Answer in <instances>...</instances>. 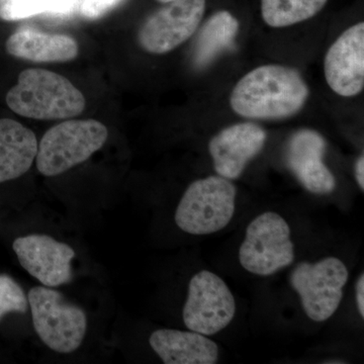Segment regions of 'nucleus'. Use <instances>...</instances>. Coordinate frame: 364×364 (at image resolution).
<instances>
[{"label":"nucleus","mask_w":364,"mask_h":364,"mask_svg":"<svg viewBox=\"0 0 364 364\" xmlns=\"http://www.w3.org/2000/svg\"><path fill=\"white\" fill-rule=\"evenodd\" d=\"M28 296L20 284L11 277L0 274V321L9 313L25 314Z\"/></svg>","instance_id":"6ab92c4d"},{"label":"nucleus","mask_w":364,"mask_h":364,"mask_svg":"<svg viewBox=\"0 0 364 364\" xmlns=\"http://www.w3.org/2000/svg\"><path fill=\"white\" fill-rule=\"evenodd\" d=\"M356 301L361 317H364V274L360 275L356 284Z\"/></svg>","instance_id":"5701e85b"},{"label":"nucleus","mask_w":364,"mask_h":364,"mask_svg":"<svg viewBox=\"0 0 364 364\" xmlns=\"http://www.w3.org/2000/svg\"><path fill=\"white\" fill-rule=\"evenodd\" d=\"M149 343L165 364H214L219 358L218 345L198 332L159 329Z\"/></svg>","instance_id":"4468645a"},{"label":"nucleus","mask_w":364,"mask_h":364,"mask_svg":"<svg viewBox=\"0 0 364 364\" xmlns=\"http://www.w3.org/2000/svg\"><path fill=\"white\" fill-rule=\"evenodd\" d=\"M157 1L162 2V4H168V2L173 1V0H157Z\"/></svg>","instance_id":"393cba45"},{"label":"nucleus","mask_w":364,"mask_h":364,"mask_svg":"<svg viewBox=\"0 0 364 364\" xmlns=\"http://www.w3.org/2000/svg\"><path fill=\"white\" fill-rule=\"evenodd\" d=\"M355 177L361 191H364V157L361 155L355 163Z\"/></svg>","instance_id":"b1692460"},{"label":"nucleus","mask_w":364,"mask_h":364,"mask_svg":"<svg viewBox=\"0 0 364 364\" xmlns=\"http://www.w3.org/2000/svg\"><path fill=\"white\" fill-rule=\"evenodd\" d=\"M325 78L337 95L355 97L364 86V23L350 26L328 50Z\"/></svg>","instance_id":"9b49d317"},{"label":"nucleus","mask_w":364,"mask_h":364,"mask_svg":"<svg viewBox=\"0 0 364 364\" xmlns=\"http://www.w3.org/2000/svg\"><path fill=\"white\" fill-rule=\"evenodd\" d=\"M107 127L95 119H71L46 132L36 157L42 176L53 177L90 159L107 142Z\"/></svg>","instance_id":"7ed1b4c3"},{"label":"nucleus","mask_w":364,"mask_h":364,"mask_svg":"<svg viewBox=\"0 0 364 364\" xmlns=\"http://www.w3.org/2000/svg\"><path fill=\"white\" fill-rule=\"evenodd\" d=\"M267 138L264 129L254 123L224 129L208 144L215 172L229 181L239 178L248 163L262 151Z\"/></svg>","instance_id":"f8f14e48"},{"label":"nucleus","mask_w":364,"mask_h":364,"mask_svg":"<svg viewBox=\"0 0 364 364\" xmlns=\"http://www.w3.org/2000/svg\"><path fill=\"white\" fill-rule=\"evenodd\" d=\"M294 260L291 229L282 215L263 213L249 224L239 249V261L244 269L269 277L291 265Z\"/></svg>","instance_id":"423d86ee"},{"label":"nucleus","mask_w":364,"mask_h":364,"mask_svg":"<svg viewBox=\"0 0 364 364\" xmlns=\"http://www.w3.org/2000/svg\"><path fill=\"white\" fill-rule=\"evenodd\" d=\"M239 21L227 11L213 14L200 28L193 50V63L205 68L225 51L231 49L239 33Z\"/></svg>","instance_id":"f3484780"},{"label":"nucleus","mask_w":364,"mask_h":364,"mask_svg":"<svg viewBox=\"0 0 364 364\" xmlns=\"http://www.w3.org/2000/svg\"><path fill=\"white\" fill-rule=\"evenodd\" d=\"M236 301L226 282L215 273L203 270L191 277L182 317L191 331L210 336L233 320Z\"/></svg>","instance_id":"6e6552de"},{"label":"nucleus","mask_w":364,"mask_h":364,"mask_svg":"<svg viewBox=\"0 0 364 364\" xmlns=\"http://www.w3.org/2000/svg\"><path fill=\"white\" fill-rule=\"evenodd\" d=\"M33 329L51 350L68 354L77 350L85 338L87 317L80 306L66 301L49 287H35L28 294Z\"/></svg>","instance_id":"20e7f679"},{"label":"nucleus","mask_w":364,"mask_h":364,"mask_svg":"<svg viewBox=\"0 0 364 364\" xmlns=\"http://www.w3.org/2000/svg\"><path fill=\"white\" fill-rule=\"evenodd\" d=\"M7 54L35 63H65L78 56L77 42L70 36L23 28L6 43Z\"/></svg>","instance_id":"2eb2a0df"},{"label":"nucleus","mask_w":364,"mask_h":364,"mask_svg":"<svg viewBox=\"0 0 364 364\" xmlns=\"http://www.w3.org/2000/svg\"><path fill=\"white\" fill-rule=\"evenodd\" d=\"M13 249L26 272L45 287L63 286L72 279L74 249L47 235L32 234L16 238Z\"/></svg>","instance_id":"9d476101"},{"label":"nucleus","mask_w":364,"mask_h":364,"mask_svg":"<svg viewBox=\"0 0 364 364\" xmlns=\"http://www.w3.org/2000/svg\"><path fill=\"white\" fill-rule=\"evenodd\" d=\"M310 90L296 69L263 65L244 75L235 85L230 105L251 119H284L305 107Z\"/></svg>","instance_id":"f257e3e1"},{"label":"nucleus","mask_w":364,"mask_h":364,"mask_svg":"<svg viewBox=\"0 0 364 364\" xmlns=\"http://www.w3.org/2000/svg\"><path fill=\"white\" fill-rule=\"evenodd\" d=\"M124 0H83L81 14L87 20H97L109 14Z\"/></svg>","instance_id":"412c9836"},{"label":"nucleus","mask_w":364,"mask_h":364,"mask_svg":"<svg viewBox=\"0 0 364 364\" xmlns=\"http://www.w3.org/2000/svg\"><path fill=\"white\" fill-rule=\"evenodd\" d=\"M326 149L324 136L310 129L296 132L287 143V166L314 195H328L336 188V179L323 162Z\"/></svg>","instance_id":"ddd939ff"},{"label":"nucleus","mask_w":364,"mask_h":364,"mask_svg":"<svg viewBox=\"0 0 364 364\" xmlns=\"http://www.w3.org/2000/svg\"><path fill=\"white\" fill-rule=\"evenodd\" d=\"M44 13L43 0H0V20H25Z\"/></svg>","instance_id":"aec40b11"},{"label":"nucleus","mask_w":364,"mask_h":364,"mask_svg":"<svg viewBox=\"0 0 364 364\" xmlns=\"http://www.w3.org/2000/svg\"><path fill=\"white\" fill-rule=\"evenodd\" d=\"M78 0H43L44 13L67 14L73 11Z\"/></svg>","instance_id":"4be33fe9"},{"label":"nucleus","mask_w":364,"mask_h":364,"mask_svg":"<svg viewBox=\"0 0 364 364\" xmlns=\"http://www.w3.org/2000/svg\"><path fill=\"white\" fill-rule=\"evenodd\" d=\"M37 136L11 119H0V183L18 178L32 167L38 154Z\"/></svg>","instance_id":"dca6fc26"},{"label":"nucleus","mask_w":364,"mask_h":364,"mask_svg":"<svg viewBox=\"0 0 364 364\" xmlns=\"http://www.w3.org/2000/svg\"><path fill=\"white\" fill-rule=\"evenodd\" d=\"M6 105L18 116L28 119H62L79 116L85 97L70 80L46 69H26L7 92Z\"/></svg>","instance_id":"f03ea898"},{"label":"nucleus","mask_w":364,"mask_h":364,"mask_svg":"<svg viewBox=\"0 0 364 364\" xmlns=\"http://www.w3.org/2000/svg\"><path fill=\"white\" fill-rule=\"evenodd\" d=\"M205 11V0L170 1L144 21L139 44L151 54L173 51L196 32Z\"/></svg>","instance_id":"1a4fd4ad"},{"label":"nucleus","mask_w":364,"mask_h":364,"mask_svg":"<svg viewBox=\"0 0 364 364\" xmlns=\"http://www.w3.org/2000/svg\"><path fill=\"white\" fill-rule=\"evenodd\" d=\"M348 275L343 261L336 257L296 265L291 274V284L311 320L324 322L334 315L343 298Z\"/></svg>","instance_id":"0eeeda50"},{"label":"nucleus","mask_w":364,"mask_h":364,"mask_svg":"<svg viewBox=\"0 0 364 364\" xmlns=\"http://www.w3.org/2000/svg\"><path fill=\"white\" fill-rule=\"evenodd\" d=\"M236 196V186L224 177L208 176L193 181L176 208L177 226L191 235L221 231L233 218Z\"/></svg>","instance_id":"39448f33"},{"label":"nucleus","mask_w":364,"mask_h":364,"mask_svg":"<svg viewBox=\"0 0 364 364\" xmlns=\"http://www.w3.org/2000/svg\"><path fill=\"white\" fill-rule=\"evenodd\" d=\"M328 0H261L263 21L272 28H286L310 20Z\"/></svg>","instance_id":"a211bd4d"}]
</instances>
